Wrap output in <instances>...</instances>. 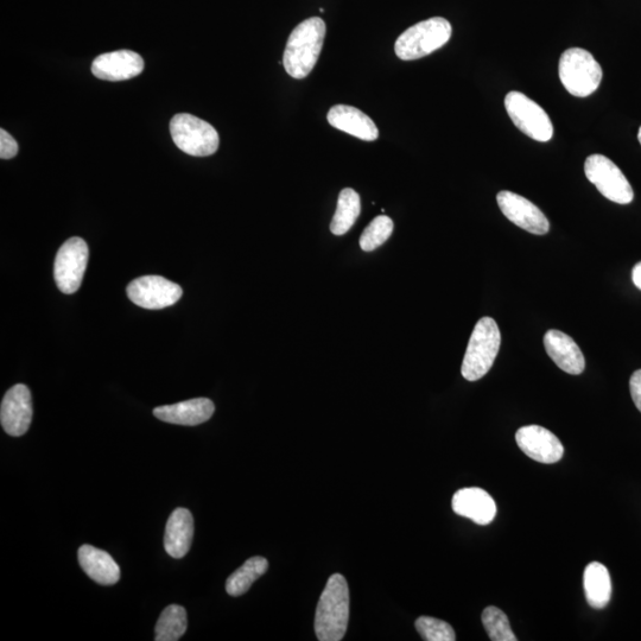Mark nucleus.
<instances>
[{"label": "nucleus", "instance_id": "nucleus-8", "mask_svg": "<svg viewBox=\"0 0 641 641\" xmlns=\"http://www.w3.org/2000/svg\"><path fill=\"white\" fill-rule=\"evenodd\" d=\"M587 179L606 199L628 205L634 198L633 189L617 164L602 155L589 156L585 163Z\"/></svg>", "mask_w": 641, "mask_h": 641}, {"label": "nucleus", "instance_id": "nucleus-3", "mask_svg": "<svg viewBox=\"0 0 641 641\" xmlns=\"http://www.w3.org/2000/svg\"><path fill=\"white\" fill-rule=\"evenodd\" d=\"M501 345L500 330L491 317H482L475 326L463 358L461 373L468 382H477L490 372Z\"/></svg>", "mask_w": 641, "mask_h": 641}, {"label": "nucleus", "instance_id": "nucleus-18", "mask_svg": "<svg viewBox=\"0 0 641 641\" xmlns=\"http://www.w3.org/2000/svg\"><path fill=\"white\" fill-rule=\"evenodd\" d=\"M328 123L365 142L377 141L379 131L376 124L364 112L347 105H336L328 112Z\"/></svg>", "mask_w": 641, "mask_h": 641}, {"label": "nucleus", "instance_id": "nucleus-30", "mask_svg": "<svg viewBox=\"0 0 641 641\" xmlns=\"http://www.w3.org/2000/svg\"><path fill=\"white\" fill-rule=\"evenodd\" d=\"M632 279L634 285L641 290V262L633 268Z\"/></svg>", "mask_w": 641, "mask_h": 641}, {"label": "nucleus", "instance_id": "nucleus-1", "mask_svg": "<svg viewBox=\"0 0 641 641\" xmlns=\"http://www.w3.org/2000/svg\"><path fill=\"white\" fill-rule=\"evenodd\" d=\"M326 36V23L312 17L297 25L290 34L283 66L291 78L302 80L313 72Z\"/></svg>", "mask_w": 641, "mask_h": 641}, {"label": "nucleus", "instance_id": "nucleus-24", "mask_svg": "<svg viewBox=\"0 0 641 641\" xmlns=\"http://www.w3.org/2000/svg\"><path fill=\"white\" fill-rule=\"evenodd\" d=\"M187 612L182 606L171 605L164 609L156 624V641H177L186 633Z\"/></svg>", "mask_w": 641, "mask_h": 641}, {"label": "nucleus", "instance_id": "nucleus-25", "mask_svg": "<svg viewBox=\"0 0 641 641\" xmlns=\"http://www.w3.org/2000/svg\"><path fill=\"white\" fill-rule=\"evenodd\" d=\"M482 624H484L488 637L492 641H516L517 638L512 632L509 618L501 609L490 606L482 613Z\"/></svg>", "mask_w": 641, "mask_h": 641}, {"label": "nucleus", "instance_id": "nucleus-2", "mask_svg": "<svg viewBox=\"0 0 641 641\" xmlns=\"http://www.w3.org/2000/svg\"><path fill=\"white\" fill-rule=\"evenodd\" d=\"M349 620V589L341 574L329 577L315 615V633L320 641L344 639Z\"/></svg>", "mask_w": 641, "mask_h": 641}, {"label": "nucleus", "instance_id": "nucleus-31", "mask_svg": "<svg viewBox=\"0 0 641 641\" xmlns=\"http://www.w3.org/2000/svg\"><path fill=\"white\" fill-rule=\"evenodd\" d=\"M638 139H639V143L641 144V126H640L639 133H638Z\"/></svg>", "mask_w": 641, "mask_h": 641}, {"label": "nucleus", "instance_id": "nucleus-15", "mask_svg": "<svg viewBox=\"0 0 641 641\" xmlns=\"http://www.w3.org/2000/svg\"><path fill=\"white\" fill-rule=\"evenodd\" d=\"M453 511L478 525L491 524L497 516V505L485 490L479 487L462 488L454 494Z\"/></svg>", "mask_w": 641, "mask_h": 641}, {"label": "nucleus", "instance_id": "nucleus-9", "mask_svg": "<svg viewBox=\"0 0 641 641\" xmlns=\"http://www.w3.org/2000/svg\"><path fill=\"white\" fill-rule=\"evenodd\" d=\"M88 257L90 251L84 239L71 238L60 247L55 258L54 276L57 287L63 294L71 295L79 290Z\"/></svg>", "mask_w": 641, "mask_h": 641}, {"label": "nucleus", "instance_id": "nucleus-7", "mask_svg": "<svg viewBox=\"0 0 641 641\" xmlns=\"http://www.w3.org/2000/svg\"><path fill=\"white\" fill-rule=\"evenodd\" d=\"M505 107L513 124L524 135L543 143L549 142L554 136L549 114L525 94L510 92L506 95Z\"/></svg>", "mask_w": 641, "mask_h": 641}, {"label": "nucleus", "instance_id": "nucleus-10", "mask_svg": "<svg viewBox=\"0 0 641 641\" xmlns=\"http://www.w3.org/2000/svg\"><path fill=\"white\" fill-rule=\"evenodd\" d=\"M183 291L179 284L161 276H144L131 282L128 296L136 306L160 310L174 306L180 301Z\"/></svg>", "mask_w": 641, "mask_h": 641}, {"label": "nucleus", "instance_id": "nucleus-23", "mask_svg": "<svg viewBox=\"0 0 641 641\" xmlns=\"http://www.w3.org/2000/svg\"><path fill=\"white\" fill-rule=\"evenodd\" d=\"M269 563L263 557H252L244 563L237 571L228 577L226 582V592L228 595H243L251 588L260 576L268 571Z\"/></svg>", "mask_w": 641, "mask_h": 641}, {"label": "nucleus", "instance_id": "nucleus-12", "mask_svg": "<svg viewBox=\"0 0 641 641\" xmlns=\"http://www.w3.org/2000/svg\"><path fill=\"white\" fill-rule=\"evenodd\" d=\"M498 206L505 217L526 232L544 236L550 230V222L544 213L531 201L516 193L500 192Z\"/></svg>", "mask_w": 641, "mask_h": 641}, {"label": "nucleus", "instance_id": "nucleus-19", "mask_svg": "<svg viewBox=\"0 0 641 641\" xmlns=\"http://www.w3.org/2000/svg\"><path fill=\"white\" fill-rule=\"evenodd\" d=\"M194 537V518L189 510L176 509L165 526L164 549L168 555L180 560L192 547Z\"/></svg>", "mask_w": 641, "mask_h": 641}, {"label": "nucleus", "instance_id": "nucleus-4", "mask_svg": "<svg viewBox=\"0 0 641 641\" xmlns=\"http://www.w3.org/2000/svg\"><path fill=\"white\" fill-rule=\"evenodd\" d=\"M452 34V24L446 18L427 19L412 25L397 38L396 55L403 61L422 59L446 46Z\"/></svg>", "mask_w": 641, "mask_h": 641}, {"label": "nucleus", "instance_id": "nucleus-5", "mask_svg": "<svg viewBox=\"0 0 641 641\" xmlns=\"http://www.w3.org/2000/svg\"><path fill=\"white\" fill-rule=\"evenodd\" d=\"M558 75L562 85L571 95L587 98L598 90L602 80V68L587 50L570 48L561 56Z\"/></svg>", "mask_w": 641, "mask_h": 641}, {"label": "nucleus", "instance_id": "nucleus-17", "mask_svg": "<svg viewBox=\"0 0 641 641\" xmlns=\"http://www.w3.org/2000/svg\"><path fill=\"white\" fill-rule=\"evenodd\" d=\"M214 411L215 405L211 399L195 398L173 405L158 406L154 415L163 422L195 427L211 420Z\"/></svg>", "mask_w": 641, "mask_h": 641}, {"label": "nucleus", "instance_id": "nucleus-14", "mask_svg": "<svg viewBox=\"0 0 641 641\" xmlns=\"http://www.w3.org/2000/svg\"><path fill=\"white\" fill-rule=\"evenodd\" d=\"M144 69L143 57L131 50L100 55L92 63V73L100 80L124 81L136 78Z\"/></svg>", "mask_w": 641, "mask_h": 641}, {"label": "nucleus", "instance_id": "nucleus-13", "mask_svg": "<svg viewBox=\"0 0 641 641\" xmlns=\"http://www.w3.org/2000/svg\"><path fill=\"white\" fill-rule=\"evenodd\" d=\"M518 447L530 459L544 465L561 461L564 454L563 444L550 430L539 425H526L516 434Z\"/></svg>", "mask_w": 641, "mask_h": 641}, {"label": "nucleus", "instance_id": "nucleus-27", "mask_svg": "<svg viewBox=\"0 0 641 641\" xmlns=\"http://www.w3.org/2000/svg\"><path fill=\"white\" fill-rule=\"evenodd\" d=\"M416 630L421 634L422 638L427 641H455L456 634L453 627L446 621L431 618L421 617L416 621Z\"/></svg>", "mask_w": 641, "mask_h": 641}, {"label": "nucleus", "instance_id": "nucleus-28", "mask_svg": "<svg viewBox=\"0 0 641 641\" xmlns=\"http://www.w3.org/2000/svg\"><path fill=\"white\" fill-rule=\"evenodd\" d=\"M17 152L18 144L15 138L4 129L0 130V158L2 160H11L17 155Z\"/></svg>", "mask_w": 641, "mask_h": 641}, {"label": "nucleus", "instance_id": "nucleus-20", "mask_svg": "<svg viewBox=\"0 0 641 641\" xmlns=\"http://www.w3.org/2000/svg\"><path fill=\"white\" fill-rule=\"evenodd\" d=\"M78 557L81 568L99 585L113 586L120 580V568L109 552L85 544Z\"/></svg>", "mask_w": 641, "mask_h": 641}, {"label": "nucleus", "instance_id": "nucleus-29", "mask_svg": "<svg viewBox=\"0 0 641 641\" xmlns=\"http://www.w3.org/2000/svg\"><path fill=\"white\" fill-rule=\"evenodd\" d=\"M631 396L637 409L641 412V370L632 374L630 380Z\"/></svg>", "mask_w": 641, "mask_h": 641}, {"label": "nucleus", "instance_id": "nucleus-11", "mask_svg": "<svg viewBox=\"0 0 641 641\" xmlns=\"http://www.w3.org/2000/svg\"><path fill=\"white\" fill-rule=\"evenodd\" d=\"M33 398L28 386L17 384L6 392L0 408V422L6 434L23 436L33 421Z\"/></svg>", "mask_w": 641, "mask_h": 641}, {"label": "nucleus", "instance_id": "nucleus-26", "mask_svg": "<svg viewBox=\"0 0 641 641\" xmlns=\"http://www.w3.org/2000/svg\"><path fill=\"white\" fill-rule=\"evenodd\" d=\"M393 232V221L386 215H379L365 228L360 238L361 250L372 252L386 243Z\"/></svg>", "mask_w": 641, "mask_h": 641}, {"label": "nucleus", "instance_id": "nucleus-21", "mask_svg": "<svg viewBox=\"0 0 641 641\" xmlns=\"http://www.w3.org/2000/svg\"><path fill=\"white\" fill-rule=\"evenodd\" d=\"M583 585L588 604L596 609L605 608L612 596V581L608 569L604 564L599 562L589 563L585 575H583Z\"/></svg>", "mask_w": 641, "mask_h": 641}, {"label": "nucleus", "instance_id": "nucleus-22", "mask_svg": "<svg viewBox=\"0 0 641 641\" xmlns=\"http://www.w3.org/2000/svg\"><path fill=\"white\" fill-rule=\"evenodd\" d=\"M361 212L360 196L352 188H345L339 195L338 207L330 224L334 236H344L354 226Z\"/></svg>", "mask_w": 641, "mask_h": 641}, {"label": "nucleus", "instance_id": "nucleus-16", "mask_svg": "<svg viewBox=\"0 0 641 641\" xmlns=\"http://www.w3.org/2000/svg\"><path fill=\"white\" fill-rule=\"evenodd\" d=\"M544 347L549 357L562 371L573 376H579L585 371V355L566 333L555 329L549 330L544 336Z\"/></svg>", "mask_w": 641, "mask_h": 641}, {"label": "nucleus", "instance_id": "nucleus-6", "mask_svg": "<svg viewBox=\"0 0 641 641\" xmlns=\"http://www.w3.org/2000/svg\"><path fill=\"white\" fill-rule=\"evenodd\" d=\"M170 133L176 147L190 156H211L219 149L218 131L192 114H176L170 122Z\"/></svg>", "mask_w": 641, "mask_h": 641}]
</instances>
